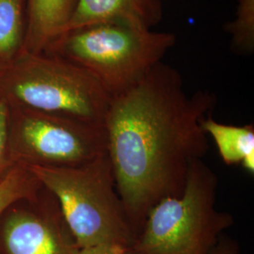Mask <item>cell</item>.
<instances>
[{"instance_id": "3", "label": "cell", "mask_w": 254, "mask_h": 254, "mask_svg": "<svg viewBox=\"0 0 254 254\" xmlns=\"http://www.w3.org/2000/svg\"><path fill=\"white\" fill-rule=\"evenodd\" d=\"M175 42L173 33L111 21L66 30L44 52L85 69L113 96L161 63Z\"/></svg>"}, {"instance_id": "9", "label": "cell", "mask_w": 254, "mask_h": 254, "mask_svg": "<svg viewBox=\"0 0 254 254\" xmlns=\"http://www.w3.org/2000/svg\"><path fill=\"white\" fill-rule=\"evenodd\" d=\"M76 0H27V33L24 50L44 52L66 28Z\"/></svg>"}, {"instance_id": "12", "label": "cell", "mask_w": 254, "mask_h": 254, "mask_svg": "<svg viewBox=\"0 0 254 254\" xmlns=\"http://www.w3.org/2000/svg\"><path fill=\"white\" fill-rule=\"evenodd\" d=\"M236 53L251 54L254 49V0H237L236 18L226 26Z\"/></svg>"}, {"instance_id": "5", "label": "cell", "mask_w": 254, "mask_h": 254, "mask_svg": "<svg viewBox=\"0 0 254 254\" xmlns=\"http://www.w3.org/2000/svg\"><path fill=\"white\" fill-rule=\"evenodd\" d=\"M218 179L207 164H191L180 196L160 200L149 212L129 251L137 254H210L235 223L216 207Z\"/></svg>"}, {"instance_id": "16", "label": "cell", "mask_w": 254, "mask_h": 254, "mask_svg": "<svg viewBox=\"0 0 254 254\" xmlns=\"http://www.w3.org/2000/svg\"><path fill=\"white\" fill-rule=\"evenodd\" d=\"M239 247L235 240L222 235L219 237L217 245L210 254H238Z\"/></svg>"}, {"instance_id": "11", "label": "cell", "mask_w": 254, "mask_h": 254, "mask_svg": "<svg viewBox=\"0 0 254 254\" xmlns=\"http://www.w3.org/2000/svg\"><path fill=\"white\" fill-rule=\"evenodd\" d=\"M27 33V0H0V66L23 52Z\"/></svg>"}, {"instance_id": "10", "label": "cell", "mask_w": 254, "mask_h": 254, "mask_svg": "<svg viewBox=\"0 0 254 254\" xmlns=\"http://www.w3.org/2000/svg\"><path fill=\"white\" fill-rule=\"evenodd\" d=\"M206 135L211 136L223 162L232 166L241 164L246 157L254 154L253 125L236 127L218 123L211 115L201 123Z\"/></svg>"}, {"instance_id": "8", "label": "cell", "mask_w": 254, "mask_h": 254, "mask_svg": "<svg viewBox=\"0 0 254 254\" xmlns=\"http://www.w3.org/2000/svg\"><path fill=\"white\" fill-rule=\"evenodd\" d=\"M162 13L160 0H76L64 31L111 21L153 28L161 21Z\"/></svg>"}, {"instance_id": "2", "label": "cell", "mask_w": 254, "mask_h": 254, "mask_svg": "<svg viewBox=\"0 0 254 254\" xmlns=\"http://www.w3.org/2000/svg\"><path fill=\"white\" fill-rule=\"evenodd\" d=\"M112 94L78 65L23 51L0 66V100L105 127Z\"/></svg>"}, {"instance_id": "17", "label": "cell", "mask_w": 254, "mask_h": 254, "mask_svg": "<svg viewBox=\"0 0 254 254\" xmlns=\"http://www.w3.org/2000/svg\"><path fill=\"white\" fill-rule=\"evenodd\" d=\"M125 254H135V253H133V252H131V251H127V253Z\"/></svg>"}, {"instance_id": "14", "label": "cell", "mask_w": 254, "mask_h": 254, "mask_svg": "<svg viewBox=\"0 0 254 254\" xmlns=\"http://www.w3.org/2000/svg\"><path fill=\"white\" fill-rule=\"evenodd\" d=\"M8 105L0 100V184L5 181L17 167L9 156L7 145Z\"/></svg>"}, {"instance_id": "13", "label": "cell", "mask_w": 254, "mask_h": 254, "mask_svg": "<svg viewBox=\"0 0 254 254\" xmlns=\"http://www.w3.org/2000/svg\"><path fill=\"white\" fill-rule=\"evenodd\" d=\"M41 187L42 184L28 169L16 167L0 184V214L11 202L33 194Z\"/></svg>"}, {"instance_id": "7", "label": "cell", "mask_w": 254, "mask_h": 254, "mask_svg": "<svg viewBox=\"0 0 254 254\" xmlns=\"http://www.w3.org/2000/svg\"><path fill=\"white\" fill-rule=\"evenodd\" d=\"M54 195L42 186L0 214V254H77Z\"/></svg>"}, {"instance_id": "15", "label": "cell", "mask_w": 254, "mask_h": 254, "mask_svg": "<svg viewBox=\"0 0 254 254\" xmlns=\"http://www.w3.org/2000/svg\"><path fill=\"white\" fill-rule=\"evenodd\" d=\"M127 250L118 245H97L79 249L77 254H125Z\"/></svg>"}, {"instance_id": "6", "label": "cell", "mask_w": 254, "mask_h": 254, "mask_svg": "<svg viewBox=\"0 0 254 254\" xmlns=\"http://www.w3.org/2000/svg\"><path fill=\"white\" fill-rule=\"evenodd\" d=\"M7 145L17 167L73 168L106 154L107 137L105 127L8 105Z\"/></svg>"}, {"instance_id": "1", "label": "cell", "mask_w": 254, "mask_h": 254, "mask_svg": "<svg viewBox=\"0 0 254 254\" xmlns=\"http://www.w3.org/2000/svg\"><path fill=\"white\" fill-rule=\"evenodd\" d=\"M215 106L213 93H188L181 74L162 62L112 96L105 120L107 153L135 240L149 212L180 196L191 164L207 154L201 123Z\"/></svg>"}, {"instance_id": "4", "label": "cell", "mask_w": 254, "mask_h": 254, "mask_svg": "<svg viewBox=\"0 0 254 254\" xmlns=\"http://www.w3.org/2000/svg\"><path fill=\"white\" fill-rule=\"evenodd\" d=\"M28 170L54 195L79 249L97 245L131 249L135 235L108 153L78 167Z\"/></svg>"}]
</instances>
